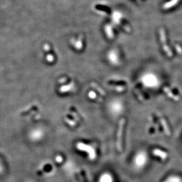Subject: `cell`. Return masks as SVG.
I'll list each match as a JSON object with an SVG mask.
<instances>
[{
	"label": "cell",
	"instance_id": "6",
	"mask_svg": "<svg viewBox=\"0 0 182 182\" xmlns=\"http://www.w3.org/2000/svg\"><path fill=\"white\" fill-rule=\"evenodd\" d=\"M97 182H115L114 176L110 171H104L99 174Z\"/></svg>",
	"mask_w": 182,
	"mask_h": 182
},
{
	"label": "cell",
	"instance_id": "4",
	"mask_svg": "<svg viewBox=\"0 0 182 182\" xmlns=\"http://www.w3.org/2000/svg\"><path fill=\"white\" fill-rule=\"evenodd\" d=\"M108 110L113 117H118L124 111V106L119 100H114L109 104Z\"/></svg>",
	"mask_w": 182,
	"mask_h": 182
},
{
	"label": "cell",
	"instance_id": "7",
	"mask_svg": "<svg viewBox=\"0 0 182 182\" xmlns=\"http://www.w3.org/2000/svg\"><path fill=\"white\" fill-rule=\"evenodd\" d=\"M108 85L113 87L114 89H116L117 91H123L126 87V84H127L126 81L123 80H110L108 81Z\"/></svg>",
	"mask_w": 182,
	"mask_h": 182
},
{
	"label": "cell",
	"instance_id": "14",
	"mask_svg": "<svg viewBox=\"0 0 182 182\" xmlns=\"http://www.w3.org/2000/svg\"><path fill=\"white\" fill-rule=\"evenodd\" d=\"M89 97L91 99H93V100H96L97 97H99L97 96V93L96 92H94L93 91H91L89 94Z\"/></svg>",
	"mask_w": 182,
	"mask_h": 182
},
{
	"label": "cell",
	"instance_id": "8",
	"mask_svg": "<svg viewBox=\"0 0 182 182\" xmlns=\"http://www.w3.org/2000/svg\"><path fill=\"white\" fill-rule=\"evenodd\" d=\"M108 61L113 65H117L120 63L119 54L116 49H112L108 53Z\"/></svg>",
	"mask_w": 182,
	"mask_h": 182
},
{
	"label": "cell",
	"instance_id": "5",
	"mask_svg": "<svg viewBox=\"0 0 182 182\" xmlns=\"http://www.w3.org/2000/svg\"><path fill=\"white\" fill-rule=\"evenodd\" d=\"M113 21L114 23H115L116 24H117L118 26L121 27L123 30L126 31H130V28L129 27L127 24L126 23L125 21L123 19L122 15L117 13V12H115L113 13Z\"/></svg>",
	"mask_w": 182,
	"mask_h": 182
},
{
	"label": "cell",
	"instance_id": "15",
	"mask_svg": "<svg viewBox=\"0 0 182 182\" xmlns=\"http://www.w3.org/2000/svg\"><path fill=\"white\" fill-rule=\"evenodd\" d=\"M0 170H1V166H0Z\"/></svg>",
	"mask_w": 182,
	"mask_h": 182
},
{
	"label": "cell",
	"instance_id": "2",
	"mask_svg": "<svg viewBox=\"0 0 182 182\" xmlns=\"http://www.w3.org/2000/svg\"><path fill=\"white\" fill-rule=\"evenodd\" d=\"M76 148L80 151L86 153L90 160L94 161L97 159L98 156L97 151L93 145L83 142H79L76 144Z\"/></svg>",
	"mask_w": 182,
	"mask_h": 182
},
{
	"label": "cell",
	"instance_id": "9",
	"mask_svg": "<svg viewBox=\"0 0 182 182\" xmlns=\"http://www.w3.org/2000/svg\"><path fill=\"white\" fill-rule=\"evenodd\" d=\"M152 154L153 156L158 158L163 161L166 160L168 158V153L166 151L159 148L153 149Z\"/></svg>",
	"mask_w": 182,
	"mask_h": 182
},
{
	"label": "cell",
	"instance_id": "12",
	"mask_svg": "<svg viewBox=\"0 0 182 182\" xmlns=\"http://www.w3.org/2000/svg\"><path fill=\"white\" fill-rule=\"evenodd\" d=\"M180 1V0H168L163 4V9L164 10H170L171 8L176 7Z\"/></svg>",
	"mask_w": 182,
	"mask_h": 182
},
{
	"label": "cell",
	"instance_id": "3",
	"mask_svg": "<svg viewBox=\"0 0 182 182\" xmlns=\"http://www.w3.org/2000/svg\"><path fill=\"white\" fill-rule=\"evenodd\" d=\"M159 39L160 40V45L163 53L169 58L173 56V52L171 48L167 44V35L166 31L163 29H161L159 31Z\"/></svg>",
	"mask_w": 182,
	"mask_h": 182
},
{
	"label": "cell",
	"instance_id": "13",
	"mask_svg": "<svg viewBox=\"0 0 182 182\" xmlns=\"http://www.w3.org/2000/svg\"><path fill=\"white\" fill-rule=\"evenodd\" d=\"M96 10H97L99 12L103 13H110V8L108 7L107 5H104V4H97L95 7Z\"/></svg>",
	"mask_w": 182,
	"mask_h": 182
},
{
	"label": "cell",
	"instance_id": "1",
	"mask_svg": "<svg viewBox=\"0 0 182 182\" xmlns=\"http://www.w3.org/2000/svg\"><path fill=\"white\" fill-rule=\"evenodd\" d=\"M150 162V155L145 149H138L131 159V166L135 172H140L144 170Z\"/></svg>",
	"mask_w": 182,
	"mask_h": 182
},
{
	"label": "cell",
	"instance_id": "10",
	"mask_svg": "<svg viewBox=\"0 0 182 182\" xmlns=\"http://www.w3.org/2000/svg\"><path fill=\"white\" fill-rule=\"evenodd\" d=\"M162 182H182V177L178 174L171 173L164 177Z\"/></svg>",
	"mask_w": 182,
	"mask_h": 182
},
{
	"label": "cell",
	"instance_id": "11",
	"mask_svg": "<svg viewBox=\"0 0 182 182\" xmlns=\"http://www.w3.org/2000/svg\"><path fill=\"white\" fill-rule=\"evenodd\" d=\"M104 33L107 38L109 39H113L114 38V31L112 25L107 24L104 26Z\"/></svg>",
	"mask_w": 182,
	"mask_h": 182
}]
</instances>
